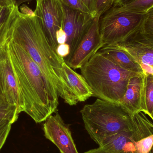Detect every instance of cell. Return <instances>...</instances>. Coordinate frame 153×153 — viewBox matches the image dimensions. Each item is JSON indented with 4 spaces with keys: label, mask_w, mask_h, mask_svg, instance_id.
<instances>
[{
    "label": "cell",
    "mask_w": 153,
    "mask_h": 153,
    "mask_svg": "<svg viewBox=\"0 0 153 153\" xmlns=\"http://www.w3.org/2000/svg\"><path fill=\"white\" fill-rule=\"evenodd\" d=\"M8 40L26 51L65 102L71 106L77 104L63 66L65 61L50 45L37 16L23 14L18 9Z\"/></svg>",
    "instance_id": "cell-1"
},
{
    "label": "cell",
    "mask_w": 153,
    "mask_h": 153,
    "mask_svg": "<svg viewBox=\"0 0 153 153\" xmlns=\"http://www.w3.org/2000/svg\"><path fill=\"white\" fill-rule=\"evenodd\" d=\"M7 43L12 68L24 102V112L36 123L44 122L56 111L58 93L26 51L10 40Z\"/></svg>",
    "instance_id": "cell-2"
},
{
    "label": "cell",
    "mask_w": 153,
    "mask_h": 153,
    "mask_svg": "<svg viewBox=\"0 0 153 153\" xmlns=\"http://www.w3.org/2000/svg\"><path fill=\"white\" fill-rule=\"evenodd\" d=\"M80 112L85 129L99 146L116 135L132 132V116L118 102L98 98Z\"/></svg>",
    "instance_id": "cell-3"
},
{
    "label": "cell",
    "mask_w": 153,
    "mask_h": 153,
    "mask_svg": "<svg viewBox=\"0 0 153 153\" xmlns=\"http://www.w3.org/2000/svg\"><path fill=\"white\" fill-rule=\"evenodd\" d=\"M81 70L93 96L118 103L126 93L130 78L139 74L120 68L99 52Z\"/></svg>",
    "instance_id": "cell-4"
},
{
    "label": "cell",
    "mask_w": 153,
    "mask_h": 153,
    "mask_svg": "<svg viewBox=\"0 0 153 153\" xmlns=\"http://www.w3.org/2000/svg\"><path fill=\"white\" fill-rule=\"evenodd\" d=\"M146 14L111 9L100 19V34L105 45L124 42L141 30Z\"/></svg>",
    "instance_id": "cell-5"
},
{
    "label": "cell",
    "mask_w": 153,
    "mask_h": 153,
    "mask_svg": "<svg viewBox=\"0 0 153 153\" xmlns=\"http://www.w3.org/2000/svg\"><path fill=\"white\" fill-rule=\"evenodd\" d=\"M35 12L39 19L44 32L54 50L56 52L58 44L56 33L63 28V12L60 0H36Z\"/></svg>",
    "instance_id": "cell-6"
},
{
    "label": "cell",
    "mask_w": 153,
    "mask_h": 153,
    "mask_svg": "<svg viewBox=\"0 0 153 153\" xmlns=\"http://www.w3.org/2000/svg\"><path fill=\"white\" fill-rule=\"evenodd\" d=\"M114 45L127 53L144 73L153 75V35L139 30L126 41Z\"/></svg>",
    "instance_id": "cell-7"
},
{
    "label": "cell",
    "mask_w": 153,
    "mask_h": 153,
    "mask_svg": "<svg viewBox=\"0 0 153 153\" xmlns=\"http://www.w3.org/2000/svg\"><path fill=\"white\" fill-rule=\"evenodd\" d=\"M0 98L16 106L20 113L24 111V102L12 68L7 43L0 48Z\"/></svg>",
    "instance_id": "cell-8"
},
{
    "label": "cell",
    "mask_w": 153,
    "mask_h": 153,
    "mask_svg": "<svg viewBox=\"0 0 153 153\" xmlns=\"http://www.w3.org/2000/svg\"><path fill=\"white\" fill-rule=\"evenodd\" d=\"M62 6L64 16L63 29L67 36L66 43L71 48L70 55L66 57L68 58L73 54L91 25L94 18L91 14L70 8L62 3Z\"/></svg>",
    "instance_id": "cell-9"
},
{
    "label": "cell",
    "mask_w": 153,
    "mask_h": 153,
    "mask_svg": "<svg viewBox=\"0 0 153 153\" xmlns=\"http://www.w3.org/2000/svg\"><path fill=\"white\" fill-rule=\"evenodd\" d=\"M96 17L73 54L66 58L67 65L74 69H81L90 59L105 46L100 34L99 22Z\"/></svg>",
    "instance_id": "cell-10"
},
{
    "label": "cell",
    "mask_w": 153,
    "mask_h": 153,
    "mask_svg": "<svg viewBox=\"0 0 153 153\" xmlns=\"http://www.w3.org/2000/svg\"><path fill=\"white\" fill-rule=\"evenodd\" d=\"M49 116L43 125L45 136L58 148L61 153H78L69 126L57 111Z\"/></svg>",
    "instance_id": "cell-11"
},
{
    "label": "cell",
    "mask_w": 153,
    "mask_h": 153,
    "mask_svg": "<svg viewBox=\"0 0 153 153\" xmlns=\"http://www.w3.org/2000/svg\"><path fill=\"white\" fill-rule=\"evenodd\" d=\"M146 76L137 74L128 81L126 91L119 103L131 115L139 111L147 113L146 103Z\"/></svg>",
    "instance_id": "cell-12"
},
{
    "label": "cell",
    "mask_w": 153,
    "mask_h": 153,
    "mask_svg": "<svg viewBox=\"0 0 153 153\" xmlns=\"http://www.w3.org/2000/svg\"><path fill=\"white\" fill-rule=\"evenodd\" d=\"M135 152L132 133L125 132L116 135L98 148L83 153H134Z\"/></svg>",
    "instance_id": "cell-13"
},
{
    "label": "cell",
    "mask_w": 153,
    "mask_h": 153,
    "mask_svg": "<svg viewBox=\"0 0 153 153\" xmlns=\"http://www.w3.org/2000/svg\"><path fill=\"white\" fill-rule=\"evenodd\" d=\"M98 52L122 69L136 73H143L140 65L127 53L115 45H106Z\"/></svg>",
    "instance_id": "cell-14"
},
{
    "label": "cell",
    "mask_w": 153,
    "mask_h": 153,
    "mask_svg": "<svg viewBox=\"0 0 153 153\" xmlns=\"http://www.w3.org/2000/svg\"><path fill=\"white\" fill-rule=\"evenodd\" d=\"M63 66L72 91L78 102H85L93 96V93L91 87L82 75L73 70L65 62L63 63Z\"/></svg>",
    "instance_id": "cell-15"
},
{
    "label": "cell",
    "mask_w": 153,
    "mask_h": 153,
    "mask_svg": "<svg viewBox=\"0 0 153 153\" xmlns=\"http://www.w3.org/2000/svg\"><path fill=\"white\" fill-rule=\"evenodd\" d=\"M19 7L14 5L0 7V48L8 39V33Z\"/></svg>",
    "instance_id": "cell-16"
},
{
    "label": "cell",
    "mask_w": 153,
    "mask_h": 153,
    "mask_svg": "<svg viewBox=\"0 0 153 153\" xmlns=\"http://www.w3.org/2000/svg\"><path fill=\"white\" fill-rule=\"evenodd\" d=\"M153 8V0H135L128 4L112 9L117 11H128L146 14Z\"/></svg>",
    "instance_id": "cell-17"
},
{
    "label": "cell",
    "mask_w": 153,
    "mask_h": 153,
    "mask_svg": "<svg viewBox=\"0 0 153 153\" xmlns=\"http://www.w3.org/2000/svg\"><path fill=\"white\" fill-rule=\"evenodd\" d=\"M19 114L16 106L5 102L0 98V120H8L13 124L18 120Z\"/></svg>",
    "instance_id": "cell-18"
},
{
    "label": "cell",
    "mask_w": 153,
    "mask_h": 153,
    "mask_svg": "<svg viewBox=\"0 0 153 153\" xmlns=\"http://www.w3.org/2000/svg\"><path fill=\"white\" fill-rule=\"evenodd\" d=\"M146 75V114L153 121V75Z\"/></svg>",
    "instance_id": "cell-19"
},
{
    "label": "cell",
    "mask_w": 153,
    "mask_h": 153,
    "mask_svg": "<svg viewBox=\"0 0 153 153\" xmlns=\"http://www.w3.org/2000/svg\"><path fill=\"white\" fill-rule=\"evenodd\" d=\"M116 0H95L92 17L93 18L101 16L108 11L114 4Z\"/></svg>",
    "instance_id": "cell-20"
},
{
    "label": "cell",
    "mask_w": 153,
    "mask_h": 153,
    "mask_svg": "<svg viewBox=\"0 0 153 153\" xmlns=\"http://www.w3.org/2000/svg\"><path fill=\"white\" fill-rule=\"evenodd\" d=\"M134 153H150L153 147V134L134 142Z\"/></svg>",
    "instance_id": "cell-21"
},
{
    "label": "cell",
    "mask_w": 153,
    "mask_h": 153,
    "mask_svg": "<svg viewBox=\"0 0 153 153\" xmlns=\"http://www.w3.org/2000/svg\"><path fill=\"white\" fill-rule=\"evenodd\" d=\"M12 124L8 120H0V150L4 145Z\"/></svg>",
    "instance_id": "cell-22"
},
{
    "label": "cell",
    "mask_w": 153,
    "mask_h": 153,
    "mask_svg": "<svg viewBox=\"0 0 153 153\" xmlns=\"http://www.w3.org/2000/svg\"><path fill=\"white\" fill-rule=\"evenodd\" d=\"M140 31L153 35V8L146 14L145 19Z\"/></svg>",
    "instance_id": "cell-23"
},
{
    "label": "cell",
    "mask_w": 153,
    "mask_h": 153,
    "mask_svg": "<svg viewBox=\"0 0 153 153\" xmlns=\"http://www.w3.org/2000/svg\"><path fill=\"white\" fill-rule=\"evenodd\" d=\"M61 2L70 8L91 14L90 11L81 0H60Z\"/></svg>",
    "instance_id": "cell-24"
},
{
    "label": "cell",
    "mask_w": 153,
    "mask_h": 153,
    "mask_svg": "<svg viewBox=\"0 0 153 153\" xmlns=\"http://www.w3.org/2000/svg\"><path fill=\"white\" fill-rule=\"evenodd\" d=\"M57 54L62 57H67L69 56L71 52V48L70 45L67 43L59 45L57 46L56 51Z\"/></svg>",
    "instance_id": "cell-25"
},
{
    "label": "cell",
    "mask_w": 153,
    "mask_h": 153,
    "mask_svg": "<svg viewBox=\"0 0 153 153\" xmlns=\"http://www.w3.org/2000/svg\"><path fill=\"white\" fill-rule=\"evenodd\" d=\"M56 39L58 45L65 44L67 41V36L63 28H61L56 33Z\"/></svg>",
    "instance_id": "cell-26"
},
{
    "label": "cell",
    "mask_w": 153,
    "mask_h": 153,
    "mask_svg": "<svg viewBox=\"0 0 153 153\" xmlns=\"http://www.w3.org/2000/svg\"><path fill=\"white\" fill-rule=\"evenodd\" d=\"M90 11L91 15L93 11L95 0H81Z\"/></svg>",
    "instance_id": "cell-27"
},
{
    "label": "cell",
    "mask_w": 153,
    "mask_h": 153,
    "mask_svg": "<svg viewBox=\"0 0 153 153\" xmlns=\"http://www.w3.org/2000/svg\"><path fill=\"white\" fill-rule=\"evenodd\" d=\"M21 12L23 13V14L32 16H36L35 12L25 4H24L22 6L21 8Z\"/></svg>",
    "instance_id": "cell-28"
},
{
    "label": "cell",
    "mask_w": 153,
    "mask_h": 153,
    "mask_svg": "<svg viewBox=\"0 0 153 153\" xmlns=\"http://www.w3.org/2000/svg\"><path fill=\"white\" fill-rule=\"evenodd\" d=\"M135 0H116L114 4V7H120L128 4Z\"/></svg>",
    "instance_id": "cell-29"
},
{
    "label": "cell",
    "mask_w": 153,
    "mask_h": 153,
    "mask_svg": "<svg viewBox=\"0 0 153 153\" xmlns=\"http://www.w3.org/2000/svg\"><path fill=\"white\" fill-rule=\"evenodd\" d=\"M13 5L11 0H0V6H8Z\"/></svg>",
    "instance_id": "cell-30"
},
{
    "label": "cell",
    "mask_w": 153,
    "mask_h": 153,
    "mask_svg": "<svg viewBox=\"0 0 153 153\" xmlns=\"http://www.w3.org/2000/svg\"><path fill=\"white\" fill-rule=\"evenodd\" d=\"M32 0H11L13 4L15 6L19 7L21 4L25 2L30 1Z\"/></svg>",
    "instance_id": "cell-31"
},
{
    "label": "cell",
    "mask_w": 153,
    "mask_h": 153,
    "mask_svg": "<svg viewBox=\"0 0 153 153\" xmlns=\"http://www.w3.org/2000/svg\"><path fill=\"white\" fill-rule=\"evenodd\" d=\"M150 153H153V148H152V150H151V152H150Z\"/></svg>",
    "instance_id": "cell-32"
},
{
    "label": "cell",
    "mask_w": 153,
    "mask_h": 153,
    "mask_svg": "<svg viewBox=\"0 0 153 153\" xmlns=\"http://www.w3.org/2000/svg\"><path fill=\"white\" fill-rule=\"evenodd\" d=\"M2 7V6H0V7Z\"/></svg>",
    "instance_id": "cell-33"
},
{
    "label": "cell",
    "mask_w": 153,
    "mask_h": 153,
    "mask_svg": "<svg viewBox=\"0 0 153 153\" xmlns=\"http://www.w3.org/2000/svg\"></svg>",
    "instance_id": "cell-34"
}]
</instances>
